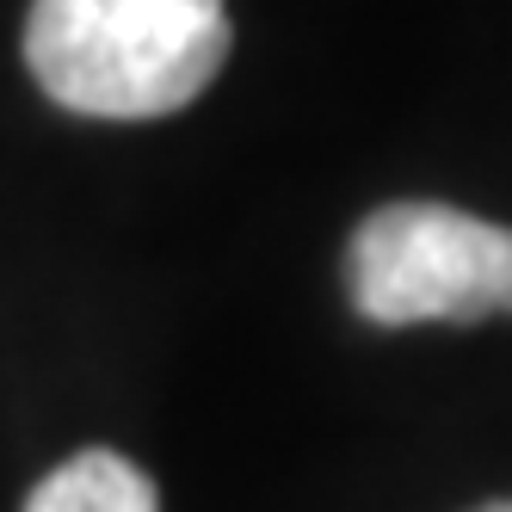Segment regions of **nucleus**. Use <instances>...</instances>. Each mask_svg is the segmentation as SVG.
<instances>
[{
	"instance_id": "1",
	"label": "nucleus",
	"mask_w": 512,
	"mask_h": 512,
	"mask_svg": "<svg viewBox=\"0 0 512 512\" xmlns=\"http://www.w3.org/2000/svg\"><path fill=\"white\" fill-rule=\"evenodd\" d=\"M25 62L81 118H167L229 62L223 0H31Z\"/></svg>"
},
{
	"instance_id": "2",
	"label": "nucleus",
	"mask_w": 512,
	"mask_h": 512,
	"mask_svg": "<svg viewBox=\"0 0 512 512\" xmlns=\"http://www.w3.org/2000/svg\"><path fill=\"white\" fill-rule=\"evenodd\" d=\"M346 297L377 327L512 315V229L451 204H383L346 247Z\"/></svg>"
},
{
	"instance_id": "3",
	"label": "nucleus",
	"mask_w": 512,
	"mask_h": 512,
	"mask_svg": "<svg viewBox=\"0 0 512 512\" xmlns=\"http://www.w3.org/2000/svg\"><path fill=\"white\" fill-rule=\"evenodd\" d=\"M25 512H161L155 482L118 451H81L31 488Z\"/></svg>"
},
{
	"instance_id": "4",
	"label": "nucleus",
	"mask_w": 512,
	"mask_h": 512,
	"mask_svg": "<svg viewBox=\"0 0 512 512\" xmlns=\"http://www.w3.org/2000/svg\"><path fill=\"white\" fill-rule=\"evenodd\" d=\"M482 512H512V500H494V506H482Z\"/></svg>"
}]
</instances>
